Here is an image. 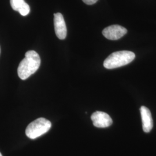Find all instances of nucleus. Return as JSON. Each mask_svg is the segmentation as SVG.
I'll return each instance as SVG.
<instances>
[{
	"label": "nucleus",
	"mask_w": 156,
	"mask_h": 156,
	"mask_svg": "<svg viewBox=\"0 0 156 156\" xmlns=\"http://www.w3.org/2000/svg\"><path fill=\"white\" fill-rule=\"evenodd\" d=\"M41 65L39 55L34 50H29L25 54V58L20 62L17 68L19 77L26 80L35 73Z\"/></svg>",
	"instance_id": "obj_1"
},
{
	"label": "nucleus",
	"mask_w": 156,
	"mask_h": 156,
	"mask_svg": "<svg viewBox=\"0 0 156 156\" xmlns=\"http://www.w3.org/2000/svg\"><path fill=\"white\" fill-rule=\"evenodd\" d=\"M135 57L134 53L131 51L122 50L116 51L108 56L104 62L106 69H114L127 65L133 62Z\"/></svg>",
	"instance_id": "obj_2"
},
{
	"label": "nucleus",
	"mask_w": 156,
	"mask_h": 156,
	"mask_svg": "<svg viewBox=\"0 0 156 156\" xmlns=\"http://www.w3.org/2000/svg\"><path fill=\"white\" fill-rule=\"evenodd\" d=\"M51 126L49 120L44 117L38 118L28 124L26 129V134L29 138L34 140L48 132Z\"/></svg>",
	"instance_id": "obj_3"
},
{
	"label": "nucleus",
	"mask_w": 156,
	"mask_h": 156,
	"mask_svg": "<svg viewBox=\"0 0 156 156\" xmlns=\"http://www.w3.org/2000/svg\"><path fill=\"white\" fill-rule=\"evenodd\" d=\"M93 125L98 128H106L111 126L113 120L110 116L103 112L96 111L91 116Z\"/></svg>",
	"instance_id": "obj_4"
},
{
	"label": "nucleus",
	"mask_w": 156,
	"mask_h": 156,
	"mask_svg": "<svg viewBox=\"0 0 156 156\" xmlns=\"http://www.w3.org/2000/svg\"><path fill=\"white\" fill-rule=\"evenodd\" d=\"M127 33V30L119 25H112L102 31L103 35L109 40H117L123 37Z\"/></svg>",
	"instance_id": "obj_5"
},
{
	"label": "nucleus",
	"mask_w": 156,
	"mask_h": 156,
	"mask_svg": "<svg viewBox=\"0 0 156 156\" xmlns=\"http://www.w3.org/2000/svg\"><path fill=\"white\" fill-rule=\"evenodd\" d=\"M54 25L56 36L60 39H64L67 37V30L64 17L62 13L54 15Z\"/></svg>",
	"instance_id": "obj_6"
},
{
	"label": "nucleus",
	"mask_w": 156,
	"mask_h": 156,
	"mask_svg": "<svg viewBox=\"0 0 156 156\" xmlns=\"http://www.w3.org/2000/svg\"><path fill=\"white\" fill-rule=\"evenodd\" d=\"M140 111L142 120L143 129L145 133H149L153 127V119L151 111L147 107L144 106L140 107Z\"/></svg>",
	"instance_id": "obj_7"
},
{
	"label": "nucleus",
	"mask_w": 156,
	"mask_h": 156,
	"mask_svg": "<svg viewBox=\"0 0 156 156\" xmlns=\"http://www.w3.org/2000/svg\"><path fill=\"white\" fill-rule=\"evenodd\" d=\"M11 5L14 11H18L23 16H27L30 12V8L24 0H10Z\"/></svg>",
	"instance_id": "obj_8"
},
{
	"label": "nucleus",
	"mask_w": 156,
	"mask_h": 156,
	"mask_svg": "<svg viewBox=\"0 0 156 156\" xmlns=\"http://www.w3.org/2000/svg\"><path fill=\"white\" fill-rule=\"evenodd\" d=\"M87 5H93L97 2L98 0H82Z\"/></svg>",
	"instance_id": "obj_9"
},
{
	"label": "nucleus",
	"mask_w": 156,
	"mask_h": 156,
	"mask_svg": "<svg viewBox=\"0 0 156 156\" xmlns=\"http://www.w3.org/2000/svg\"><path fill=\"white\" fill-rule=\"evenodd\" d=\"M0 156H2V154L0 153Z\"/></svg>",
	"instance_id": "obj_10"
},
{
	"label": "nucleus",
	"mask_w": 156,
	"mask_h": 156,
	"mask_svg": "<svg viewBox=\"0 0 156 156\" xmlns=\"http://www.w3.org/2000/svg\"><path fill=\"white\" fill-rule=\"evenodd\" d=\"M0 51H1V49H0Z\"/></svg>",
	"instance_id": "obj_11"
}]
</instances>
